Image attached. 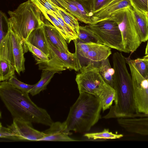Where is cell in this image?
<instances>
[{
  "instance_id": "cell-21",
  "label": "cell",
  "mask_w": 148,
  "mask_h": 148,
  "mask_svg": "<svg viewBox=\"0 0 148 148\" xmlns=\"http://www.w3.org/2000/svg\"><path fill=\"white\" fill-rule=\"evenodd\" d=\"M33 3L40 10L45 17L58 29L64 38L66 42L69 43L68 37L64 29L55 16L54 11L48 10L39 3L36 2Z\"/></svg>"
},
{
  "instance_id": "cell-10",
  "label": "cell",
  "mask_w": 148,
  "mask_h": 148,
  "mask_svg": "<svg viewBox=\"0 0 148 148\" xmlns=\"http://www.w3.org/2000/svg\"><path fill=\"white\" fill-rule=\"evenodd\" d=\"M32 123L16 118H13L10 125L16 138V141H41L44 134L34 129Z\"/></svg>"
},
{
  "instance_id": "cell-2",
  "label": "cell",
  "mask_w": 148,
  "mask_h": 148,
  "mask_svg": "<svg viewBox=\"0 0 148 148\" xmlns=\"http://www.w3.org/2000/svg\"><path fill=\"white\" fill-rule=\"evenodd\" d=\"M102 110L98 97L87 93H79L64 121L67 131L82 133L89 131L99 121Z\"/></svg>"
},
{
  "instance_id": "cell-6",
  "label": "cell",
  "mask_w": 148,
  "mask_h": 148,
  "mask_svg": "<svg viewBox=\"0 0 148 148\" xmlns=\"http://www.w3.org/2000/svg\"><path fill=\"white\" fill-rule=\"evenodd\" d=\"M132 8V6L117 10L106 18L118 24L122 36L124 52L128 53L135 51L142 42Z\"/></svg>"
},
{
  "instance_id": "cell-19",
  "label": "cell",
  "mask_w": 148,
  "mask_h": 148,
  "mask_svg": "<svg viewBox=\"0 0 148 148\" xmlns=\"http://www.w3.org/2000/svg\"><path fill=\"white\" fill-rule=\"evenodd\" d=\"M56 73L53 71L42 70L40 79L29 91V93L34 96L46 90L47 85Z\"/></svg>"
},
{
  "instance_id": "cell-8",
  "label": "cell",
  "mask_w": 148,
  "mask_h": 148,
  "mask_svg": "<svg viewBox=\"0 0 148 148\" xmlns=\"http://www.w3.org/2000/svg\"><path fill=\"white\" fill-rule=\"evenodd\" d=\"M132 79L134 101L137 113H148V79L138 71L130 57L125 58Z\"/></svg>"
},
{
  "instance_id": "cell-22",
  "label": "cell",
  "mask_w": 148,
  "mask_h": 148,
  "mask_svg": "<svg viewBox=\"0 0 148 148\" xmlns=\"http://www.w3.org/2000/svg\"><path fill=\"white\" fill-rule=\"evenodd\" d=\"M54 4L57 12L60 16L78 37L79 32L80 26L78 19L72 14Z\"/></svg>"
},
{
  "instance_id": "cell-35",
  "label": "cell",
  "mask_w": 148,
  "mask_h": 148,
  "mask_svg": "<svg viewBox=\"0 0 148 148\" xmlns=\"http://www.w3.org/2000/svg\"><path fill=\"white\" fill-rule=\"evenodd\" d=\"M142 59L148 61V55L144 56Z\"/></svg>"
},
{
  "instance_id": "cell-26",
  "label": "cell",
  "mask_w": 148,
  "mask_h": 148,
  "mask_svg": "<svg viewBox=\"0 0 148 148\" xmlns=\"http://www.w3.org/2000/svg\"><path fill=\"white\" fill-rule=\"evenodd\" d=\"M84 136L88 139H114L120 138L123 136L122 134H116L109 131L108 129H104L102 132L85 134Z\"/></svg>"
},
{
  "instance_id": "cell-37",
  "label": "cell",
  "mask_w": 148,
  "mask_h": 148,
  "mask_svg": "<svg viewBox=\"0 0 148 148\" xmlns=\"http://www.w3.org/2000/svg\"><path fill=\"white\" fill-rule=\"evenodd\" d=\"M147 13H148V0H147Z\"/></svg>"
},
{
  "instance_id": "cell-34",
  "label": "cell",
  "mask_w": 148,
  "mask_h": 148,
  "mask_svg": "<svg viewBox=\"0 0 148 148\" xmlns=\"http://www.w3.org/2000/svg\"><path fill=\"white\" fill-rule=\"evenodd\" d=\"M145 56L148 55V41L145 49Z\"/></svg>"
},
{
  "instance_id": "cell-7",
  "label": "cell",
  "mask_w": 148,
  "mask_h": 148,
  "mask_svg": "<svg viewBox=\"0 0 148 148\" xmlns=\"http://www.w3.org/2000/svg\"><path fill=\"white\" fill-rule=\"evenodd\" d=\"M99 62H89L83 66L76 77L79 93L86 92L99 97L107 84L101 75Z\"/></svg>"
},
{
  "instance_id": "cell-32",
  "label": "cell",
  "mask_w": 148,
  "mask_h": 148,
  "mask_svg": "<svg viewBox=\"0 0 148 148\" xmlns=\"http://www.w3.org/2000/svg\"><path fill=\"white\" fill-rule=\"evenodd\" d=\"M147 0H129L132 6L137 10L147 13Z\"/></svg>"
},
{
  "instance_id": "cell-27",
  "label": "cell",
  "mask_w": 148,
  "mask_h": 148,
  "mask_svg": "<svg viewBox=\"0 0 148 148\" xmlns=\"http://www.w3.org/2000/svg\"><path fill=\"white\" fill-rule=\"evenodd\" d=\"M28 50L33 54L36 62V64H39L46 62L49 60V56L40 49L34 46L25 40Z\"/></svg>"
},
{
  "instance_id": "cell-24",
  "label": "cell",
  "mask_w": 148,
  "mask_h": 148,
  "mask_svg": "<svg viewBox=\"0 0 148 148\" xmlns=\"http://www.w3.org/2000/svg\"><path fill=\"white\" fill-rule=\"evenodd\" d=\"M58 6L62 8L75 17L78 20L87 24L77 7L69 0H51Z\"/></svg>"
},
{
  "instance_id": "cell-12",
  "label": "cell",
  "mask_w": 148,
  "mask_h": 148,
  "mask_svg": "<svg viewBox=\"0 0 148 148\" xmlns=\"http://www.w3.org/2000/svg\"><path fill=\"white\" fill-rule=\"evenodd\" d=\"M48 129L42 131L44 136L41 141H74L76 140L71 138L69 135L71 133L67 131L64 121L53 122Z\"/></svg>"
},
{
  "instance_id": "cell-9",
  "label": "cell",
  "mask_w": 148,
  "mask_h": 148,
  "mask_svg": "<svg viewBox=\"0 0 148 148\" xmlns=\"http://www.w3.org/2000/svg\"><path fill=\"white\" fill-rule=\"evenodd\" d=\"M0 81H7L15 75V71L8 27L5 36L0 41Z\"/></svg>"
},
{
  "instance_id": "cell-11",
  "label": "cell",
  "mask_w": 148,
  "mask_h": 148,
  "mask_svg": "<svg viewBox=\"0 0 148 148\" xmlns=\"http://www.w3.org/2000/svg\"><path fill=\"white\" fill-rule=\"evenodd\" d=\"M10 37L12 43V51L15 71L20 75L25 70L24 53L28 50L25 42L17 35L10 28Z\"/></svg>"
},
{
  "instance_id": "cell-1",
  "label": "cell",
  "mask_w": 148,
  "mask_h": 148,
  "mask_svg": "<svg viewBox=\"0 0 148 148\" xmlns=\"http://www.w3.org/2000/svg\"><path fill=\"white\" fill-rule=\"evenodd\" d=\"M29 93L10 85L8 81L0 83V97L13 118L49 126L53 122L45 109L36 105Z\"/></svg>"
},
{
  "instance_id": "cell-15",
  "label": "cell",
  "mask_w": 148,
  "mask_h": 148,
  "mask_svg": "<svg viewBox=\"0 0 148 148\" xmlns=\"http://www.w3.org/2000/svg\"><path fill=\"white\" fill-rule=\"evenodd\" d=\"M48 40V39H47ZM49 48L59 57L66 66L67 69L80 71L82 67L77 53H68L60 50L53 46L48 40Z\"/></svg>"
},
{
  "instance_id": "cell-28",
  "label": "cell",
  "mask_w": 148,
  "mask_h": 148,
  "mask_svg": "<svg viewBox=\"0 0 148 148\" xmlns=\"http://www.w3.org/2000/svg\"><path fill=\"white\" fill-rule=\"evenodd\" d=\"M9 83L16 89L25 92L29 93V91L34 87L35 84L29 85L18 80L15 75L8 80Z\"/></svg>"
},
{
  "instance_id": "cell-4",
  "label": "cell",
  "mask_w": 148,
  "mask_h": 148,
  "mask_svg": "<svg viewBox=\"0 0 148 148\" xmlns=\"http://www.w3.org/2000/svg\"><path fill=\"white\" fill-rule=\"evenodd\" d=\"M8 12V26L24 41L33 30L42 25L45 18L41 12L30 0Z\"/></svg>"
},
{
  "instance_id": "cell-23",
  "label": "cell",
  "mask_w": 148,
  "mask_h": 148,
  "mask_svg": "<svg viewBox=\"0 0 148 148\" xmlns=\"http://www.w3.org/2000/svg\"><path fill=\"white\" fill-rule=\"evenodd\" d=\"M116 92L114 88L107 84L99 98L100 99L103 112L109 109L115 100Z\"/></svg>"
},
{
  "instance_id": "cell-39",
  "label": "cell",
  "mask_w": 148,
  "mask_h": 148,
  "mask_svg": "<svg viewBox=\"0 0 148 148\" xmlns=\"http://www.w3.org/2000/svg\"><path fill=\"white\" fill-rule=\"evenodd\" d=\"M147 62H148V61H147Z\"/></svg>"
},
{
  "instance_id": "cell-3",
  "label": "cell",
  "mask_w": 148,
  "mask_h": 148,
  "mask_svg": "<svg viewBox=\"0 0 148 148\" xmlns=\"http://www.w3.org/2000/svg\"><path fill=\"white\" fill-rule=\"evenodd\" d=\"M114 88L116 92L114 105L110 108L103 118H131L137 113L133 94L132 77L126 66H118L114 68Z\"/></svg>"
},
{
  "instance_id": "cell-25",
  "label": "cell",
  "mask_w": 148,
  "mask_h": 148,
  "mask_svg": "<svg viewBox=\"0 0 148 148\" xmlns=\"http://www.w3.org/2000/svg\"><path fill=\"white\" fill-rule=\"evenodd\" d=\"M73 41L75 47V52L78 55L82 64V59L85 60L88 52L97 42H90L87 43H83L79 42L77 39L74 40Z\"/></svg>"
},
{
  "instance_id": "cell-31",
  "label": "cell",
  "mask_w": 148,
  "mask_h": 148,
  "mask_svg": "<svg viewBox=\"0 0 148 148\" xmlns=\"http://www.w3.org/2000/svg\"><path fill=\"white\" fill-rule=\"evenodd\" d=\"M7 127H4L0 124V137L10 140L16 141V138L10 125H7Z\"/></svg>"
},
{
  "instance_id": "cell-16",
  "label": "cell",
  "mask_w": 148,
  "mask_h": 148,
  "mask_svg": "<svg viewBox=\"0 0 148 148\" xmlns=\"http://www.w3.org/2000/svg\"><path fill=\"white\" fill-rule=\"evenodd\" d=\"M25 40L40 49L49 57L48 40L42 25L33 30Z\"/></svg>"
},
{
  "instance_id": "cell-30",
  "label": "cell",
  "mask_w": 148,
  "mask_h": 148,
  "mask_svg": "<svg viewBox=\"0 0 148 148\" xmlns=\"http://www.w3.org/2000/svg\"><path fill=\"white\" fill-rule=\"evenodd\" d=\"M111 0H90L88 2V7L92 16L93 14ZM91 16V17H92Z\"/></svg>"
},
{
  "instance_id": "cell-13",
  "label": "cell",
  "mask_w": 148,
  "mask_h": 148,
  "mask_svg": "<svg viewBox=\"0 0 148 148\" xmlns=\"http://www.w3.org/2000/svg\"><path fill=\"white\" fill-rule=\"evenodd\" d=\"M132 6L129 0H111L93 14L92 23L107 18L117 10Z\"/></svg>"
},
{
  "instance_id": "cell-5",
  "label": "cell",
  "mask_w": 148,
  "mask_h": 148,
  "mask_svg": "<svg viewBox=\"0 0 148 148\" xmlns=\"http://www.w3.org/2000/svg\"><path fill=\"white\" fill-rule=\"evenodd\" d=\"M79 29L87 33L97 43L124 52L121 31L117 23L113 21L103 19L79 26Z\"/></svg>"
},
{
  "instance_id": "cell-36",
  "label": "cell",
  "mask_w": 148,
  "mask_h": 148,
  "mask_svg": "<svg viewBox=\"0 0 148 148\" xmlns=\"http://www.w3.org/2000/svg\"><path fill=\"white\" fill-rule=\"evenodd\" d=\"M82 2H88L90 0H77Z\"/></svg>"
},
{
  "instance_id": "cell-38",
  "label": "cell",
  "mask_w": 148,
  "mask_h": 148,
  "mask_svg": "<svg viewBox=\"0 0 148 148\" xmlns=\"http://www.w3.org/2000/svg\"><path fill=\"white\" fill-rule=\"evenodd\" d=\"M147 16H148V13H147Z\"/></svg>"
},
{
  "instance_id": "cell-33",
  "label": "cell",
  "mask_w": 148,
  "mask_h": 148,
  "mask_svg": "<svg viewBox=\"0 0 148 148\" xmlns=\"http://www.w3.org/2000/svg\"><path fill=\"white\" fill-rule=\"evenodd\" d=\"M93 39H94L87 33L79 29V33L77 39L79 41L83 43H87L90 42H95L92 40Z\"/></svg>"
},
{
  "instance_id": "cell-14",
  "label": "cell",
  "mask_w": 148,
  "mask_h": 148,
  "mask_svg": "<svg viewBox=\"0 0 148 148\" xmlns=\"http://www.w3.org/2000/svg\"><path fill=\"white\" fill-rule=\"evenodd\" d=\"M42 26L47 39L51 44L59 50L70 53L67 42L58 30L45 17Z\"/></svg>"
},
{
  "instance_id": "cell-29",
  "label": "cell",
  "mask_w": 148,
  "mask_h": 148,
  "mask_svg": "<svg viewBox=\"0 0 148 148\" xmlns=\"http://www.w3.org/2000/svg\"><path fill=\"white\" fill-rule=\"evenodd\" d=\"M135 66L138 71L144 77L148 79V62L142 58H138L132 60Z\"/></svg>"
},
{
  "instance_id": "cell-17",
  "label": "cell",
  "mask_w": 148,
  "mask_h": 148,
  "mask_svg": "<svg viewBox=\"0 0 148 148\" xmlns=\"http://www.w3.org/2000/svg\"><path fill=\"white\" fill-rule=\"evenodd\" d=\"M111 53L110 48L97 43L89 51L85 60L88 62H99L108 58Z\"/></svg>"
},
{
  "instance_id": "cell-18",
  "label": "cell",
  "mask_w": 148,
  "mask_h": 148,
  "mask_svg": "<svg viewBox=\"0 0 148 148\" xmlns=\"http://www.w3.org/2000/svg\"><path fill=\"white\" fill-rule=\"evenodd\" d=\"M132 9L140 40L142 42H145L148 40V17L147 13L139 11L133 7Z\"/></svg>"
},
{
  "instance_id": "cell-20",
  "label": "cell",
  "mask_w": 148,
  "mask_h": 148,
  "mask_svg": "<svg viewBox=\"0 0 148 148\" xmlns=\"http://www.w3.org/2000/svg\"><path fill=\"white\" fill-rule=\"evenodd\" d=\"M98 67L99 73L104 81L114 88V70L111 67L108 58L99 62Z\"/></svg>"
}]
</instances>
